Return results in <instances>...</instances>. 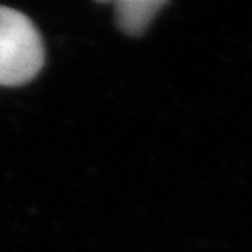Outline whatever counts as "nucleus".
<instances>
[{
	"mask_svg": "<svg viewBox=\"0 0 252 252\" xmlns=\"http://www.w3.org/2000/svg\"><path fill=\"white\" fill-rule=\"evenodd\" d=\"M165 0H120L115 2V18L118 28L128 36H141Z\"/></svg>",
	"mask_w": 252,
	"mask_h": 252,
	"instance_id": "obj_2",
	"label": "nucleus"
},
{
	"mask_svg": "<svg viewBox=\"0 0 252 252\" xmlns=\"http://www.w3.org/2000/svg\"><path fill=\"white\" fill-rule=\"evenodd\" d=\"M43 64L44 46L34 23L18 10L0 5V85L28 84Z\"/></svg>",
	"mask_w": 252,
	"mask_h": 252,
	"instance_id": "obj_1",
	"label": "nucleus"
}]
</instances>
